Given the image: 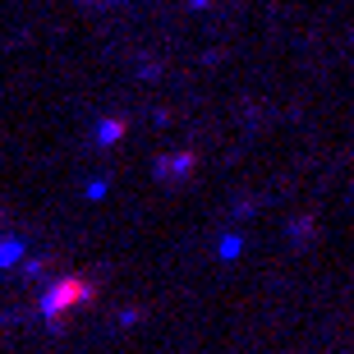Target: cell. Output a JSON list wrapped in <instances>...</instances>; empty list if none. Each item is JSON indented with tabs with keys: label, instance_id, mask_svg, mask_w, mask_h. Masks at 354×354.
Returning a JSON list of instances; mask_svg holds the SVG:
<instances>
[{
	"label": "cell",
	"instance_id": "4",
	"mask_svg": "<svg viewBox=\"0 0 354 354\" xmlns=\"http://www.w3.org/2000/svg\"><path fill=\"white\" fill-rule=\"evenodd\" d=\"M19 258H24V244L19 239H0V267H14Z\"/></svg>",
	"mask_w": 354,
	"mask_h": 354
},
{
	"label": "cell",
	"instance_id": "5",
	"mask_svg": "<svg viewBox=\"0 0 354 354\" xmlns=\"http://www.w3.org/2000/svg\"><path fill=\"white\" fill-rule=\"evenodd\" d=\"M239 249H244V244H239L235 235H225V239H221V258H239Z\"/></svg>",
	"mask_w": 354,
	"mask_h": 354
},
{
	"label": "cell",
	"instance_id": "2",
	"mask_svg": "<svg viewBox=\"0 0 354 354\" xmlns=\"http://www.w3.org/2000/svg\"><path fill=\"white\" fill-rule=\"evenodd\" d=\"M189 171H194V152H180V157H171V161H157V175H166V180L189 175Z\"/></svg>",
	"mask_w": 354,
	"mask_h": 354
},
{
	"label": "cell",
	"instance_id": "3",
	"mask_svg": "<svg viewBox=\"0 0 354 354\" xmlns=\"http://www.w3.org/2000/svg\"><path fill=\"white\" fill-rule=\"evenodd\" d=\"M120 138H124V120H102V124H97V143H120Z\"/></svg>",
	"mask_w": 354,
	"mask_h": 354
},
{
	"label": "cell",
	"instance_id": "1",
	"mask_svg": "<svg viewBox=\"0 0 354 354\" xmlns=\"http://www.w3.org/2000/svg\"><path fill=\"white\" fill-rule=\"evenodd\" d=\"M88 299H92V286H88V281H79V276H65V281H55V286L41 295V317L60 322V313H65V308H74V304H88Z\"/></svg>",
	"mask_w": 354,
	"mask_h": 354
},
{
	"label": "cell",
	"instance_id": "6",
	"mask_svg": "<svg viewBox=\"0 0 354 354\" xmlns=\"http://www.w3.org/2000/svg\"><path fill=\"white\" fill-rule=\"evenodd\" d=\"M194 5H198V10H203V5H207V0H194Z\"/></svg>",
	"mask_w": 354,
	"mask_h": 354
}]
</instances>
